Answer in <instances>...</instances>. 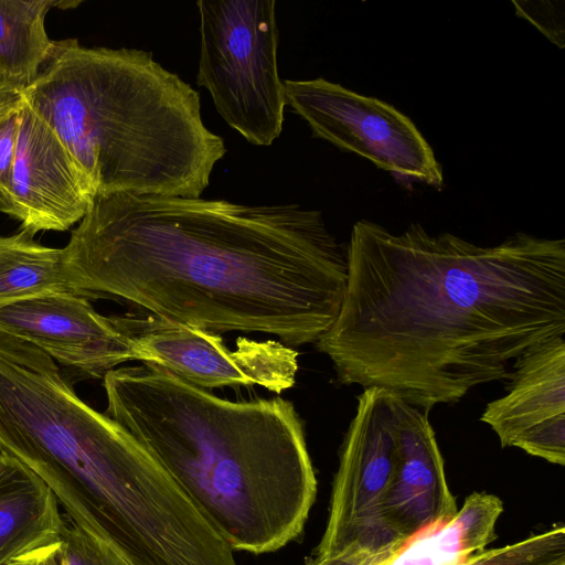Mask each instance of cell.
I'll return each instance as SVG.
<instances>
[{"mask_svg": "<svg viewBox=\"0 0 565 565\" xmlns=\"http://www.w3.org/2000/svg\"><path fill=\"white\" fill-rule=\"evenodd\" d=\"M68 521L64 519L58 535L61 565H134L114 545Z\"/></svg>", "mask_w": 565, "mask_h": 565, "instance_id": "19", "label": "cell"}, {"mask_svg": "<svg viewBox=\"0 0 565 565\" xmlns=\"http://www.w3.org/2000/svg\"><path fill=\"white\" fill-rule=\"evenodd\" d=\"M398 551H373L354 543L335 553L317 556L308 565H383Z\"/></svg>", "mask_w": 565, "mask_h": 565, "instance_id": "22", "label": "cell"}, {"mask_svg": "<svg viewBox=\"0 0 565 565\" xmlns=\"http://www.w3.org/2000/svg\"><path fill=\"white\" fill-rule=\"evenodd\" d=\"M103 380L107 415L159 461L233 551L268 553L300 535L317 480L291 402H233L143 363Z\"/></svg>", "mask_w": 565, "mask_h": 565, "instance_id": "3", "label": "cell"}, {"mask_svg": "<svg viewBox=\"0 0 565 565\" xmlns=\"http://www.w3.org/2000/svg\"><path fill=\"white\" fill-rule=\"evenodd\" d=\"M36 565H61L58 559V539L39 550Z\"/></svg>", "mask_w": 565, "mask_h": 565, "instance_id": "23", "label": "cell"}, {"mask_svg": "<svg viewBox=\"0 0 565 565\" xmlns=\"http://www.w3.org/2000/svg\"><path fill=\"white\" fill-rule=\"evenodd\" d=\"M140 361L207 391L258 385L281 393L295 384L298 352L276 341L241 337L230 350L218 333L160 320L124 318Z\"/></svg>", "mask_w": 565, "mask_h": 565, "instance_id": "9", "label": "cell"}, {"mask_svg": "<svg viewBox=\"0 0 565 565\" xmlns=\"http://www.w3.org/2000/svg\"><path fill=\"white\" fill-rule=\"evenodd\" d=\"M40 548L13 557L0 565H36L38 553Z\"/></svg>", "mask_w": 565, "mask_h": 565, "instance_id": "24", "label": "cell"}, {"mask_svg": "<svg viewBox=\"0 0 565 565\" xmlns=\"http://www.w3.org/2000/svg\"><path fill=\"white\" fill-rule=\"evenodd\" d=\"M63 523L44 481L0 452V564L56 541Z\"/></svg>", "mask_w": 565, "mask_h": 565, "instance_id": "14", "label": "cell"}, {"mask_svg": "<svg viewBox=\"0 0 565 565\" xmlns=\"http://www.w3.org/2000/svg\"><path fill=\"white\" fill-rule=\"evenodd\" d=\"M563 1H512L516 13L535 25L559 49L564 47Z\"/></svg>", "mask_w": 565, "mask_h": 565, "instance_id": "21", "label": "cell"}, {"mask_svg": "<svg viewBox=\"0 0 565 565\" xmlns=\"http://www.w3.org/2000/svg\"><path fill=\"white\" fill-rule=\"evenodd\" d=\"M20 95L55 130L97 195L198 199L226 153L202 120L200 94L142 50L54 41Z\"/></svg>", "mask_w": 565, "mask_h": 565, "instance_id": "5", "label": "cell"}, {"mask_svg": "<svg viewBox=\"0 0 565 565\" xmlns=\"http://www.w3.org/2000/svg\"><path fill=\"white\" fill-rule=\"evenodd\" d=\"M286 102L313 135L395 177L436 189L444 174L413 120L393 105L324 78L286 79Z\"/></svg>", "mask_w": 565, "mask_h": 565, "instance_id": "8", "label": "cell"}, {"mask_svg": "<svg viewBox=\"0 0 565 565\" xmlns=\"http://www.w3.org/2000/svg\"><path fill=\"white\" fill-rule=\"evenodd\" d=\"M0 331L31 343L81 379H103L122 363L140 361L124 318L102 316L81 295L0 306Z\"/></svg>", "mask_w": 565, "mask_h": 565, "instance_id": "10", "label": "cell"}, {"mask_svg": "<svg viewBox=\"0 0 565 565\" xmlns=\"http://www.w3.org/2000/svg\"><path fill=\"white\" fill-rule=\"evenodd\" d=\"M78 1L0 0V95H19L38 78L54 41L45 31L50 9Z\"/></svg>", "mask_w": 565, "mask_h": 565, "instance_id": "15", "label": "cell"}, {"mask_svg": "<svg viewBox=\"0 0 565 565\" xmlns=\"http://www.w3.org/2000/svg\"><path fill=\"white\" fill-rule=\"evenodd\" d=\"M19 110L11 189L1 213L20 221L21 231L31 236L67 231L88 213L96 190L55 130L21 95Z\"/></svg>", "mask_w": 565, "mask_h": 565, "instance_id": "11", "label": "cell"}, {"mask_svg": "<svg viewBox=\"0 0 565 565\" xmlns=\"http://www.w3.org/2000/svg\"><path fill=\"white\" fill-rule=\"evenodd\" d=\"M0 452L33 471L78 527L134 565H185L210 524L126 429L22 340L0 347Z\"/></svg>", "mask_w": 565, "mask_h": 565, "instance_id": "4", "label": "cell"}, {"mask_svg": "<svg viewBox=\"0 0 565 565\" xmlns=\"http://www.w3.org/2000/svg\"><path fill=\"white\" fill-rule=\"evenodd\" d=\"M509 379L507 394L488 403L480 420L491 427L502 447L564 466V337L529 347L514 360Z\"/></svg>", "mask_w": 565, "mask_h": 565, "instance_id": "12", "label": "cell"}, {"mask_svg": "<svg viewBox=\"0 0 565 565\" xmlns=\"http://www.w3.org/2000/svg\"><path fill=\"white\" fill-rule=\"evenodd\" d=\"M20 95H0V212L7 205L20 126Z\"/></svg>", "mask_w": 565, "mask_h": 565, "instance_id": "20", "label": "cell"}, {"mask_svg": "<svg viewBox=\"0 0 565 565\" xmlns=\"http://www.w3.org/2000/svg\"><path fill=\"white\" fill-rule=\"evenodd\" d=\"M198 85L246 141L269 146L287 106L279 77L275 0H199Z\"/></svg>", "mask_w": 565, "mask_h": 565, "instance_id": "6", "label": "cell"}, {"mask_svg": "<svg viewBox=\"0 0 565 565\" xmlns=\"http://www.w3.org/2000/svg\"><path fill=\"white\" fill-rule=\"evenodd\" d=\"M398 446L383 516L402 543L458 511L436 435L423 411L397 396Z\"/></svg>", "mask_w": 565, "mask_h": 565, "instance_id": "13", "label": "cell"}, {"mask_svg": "<svg viewBox=\"0 0 565 565\" xmlns=\"http://www.w3.org/2000/svg\"><path fill=\"white\" fill-rule=\"evenodd\" d=\"M340 311L317 340L338 382L429 412L509 379L529 347L565 333V241L518 232L492 246L418 223H354Z\"/></svg>", "mask_w": 565, "mask_h": 565, "instance_id": "1", "label": "cell"}, {"mask_svg": "<svg viewBox=\"0 0 565 565\" xmlns=\"http://www.w3.org/2000/svg\"><path fill=\"white\" fill-rule=\"evenodd\" d=\"M397 446V396L379 387L364 388L341 446L329 516L317 556L354 543L373 551L403 547L404 543L392 534L383 516Z\"/></svg>", "mask_w": 565, "mask_h": 565, "instance_id": "7", "label": "cell"}, {"mask_svg": "<svg viewBox=\"0 0 565 565\" xmlns=\"http://www.w3.org/2000/svg\"><path fill=\"white\" fill-rule=\"evenodd\" d=\"M64 254L87 298L214 333L271 334L289 348L332 326L348 280L345 249L321 212L296 203L102 194Z\"/></svg>", "mask_w": 565, "mask_h": 565, "instance_id": "2", "label": "cell"}, {"mask_svg": "<svg viewBox=\"0 0 565 565\" xmlns=\"http://www.w3.org/2000/svg\"><path fill=\"white\" fill-rule=\"evenodd\" d=\"M461 565H565V527L559 524L504 547L476 553Z\"/></svg>", "mask_w": 565, "mask_h": 565, "instance_id": "18", "label": "cell"}, {"mask_svg": "<svg viewBox=\"0 0 565 565\" xmlns=\"http://www.w3.org/2000/svg\"><path fill=\"white\" fill-rule=\"evenodd\" d=\"M497 521L490 504L466 498L448 522L416 534L383 565H461L494 540Z\"/></svg>", "mask_w": 565, "mask_h": 565, "instance_id": "16", "label": "cell"}, {"mask_svg": "<svg viewBox=\"0 0 565 565\" xmlns=\"http://www.w3.org/2000/svg\"><path fill=\"white\" fill-rule=\"evenodd\" d=\"M57 294L84 296L71 279L64 248L41 245L23 231L0 236V306Z\"/></svg>", "mask_w": 565, "mask_h": 565, "instance_id": "17", "label": "cell"}]
</instances>
